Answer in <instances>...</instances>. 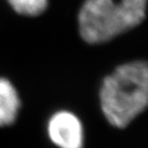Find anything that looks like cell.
Returning a JSON list of instances; mask_svg holds the SVG:
<instances>
[{
    "instance_id": "cell-1",
    "label": "cell",
    "mask_w": 148,
    "mask_h": 148,
    "mask_svg": "<svg viewBox=\"0 0 148 148\" xmlns=\"http://www.w3.org/2000/svg\"><path fill=\"white\" fill-rule=\"evenodd\" d=\"M100 101L111 125L119 129L127 127L147 106V64L137 61L116 68L103 81Z\"/></svg>"
},
{
    "instance_id": "cell-2",
    "label": "cell",
    "mask_w": 148,
    "mask_h": 148,
    "mask_svg": "<svg viewBox=\"0 0 148 148\" xmlns=\"http://www.w3.org/2000/svg\"><path fill=\"white\" fill-rule=\"evenodd\" d=\"M147 0H86L78 16L79 32L88 43H101L140 25Z\"/></svg>"
},
{
    "instance_id": "cell-3",
    "label": "cell",
    "mask_w": 148,
    "mask_h": 148,
    "mask_svg": "<svg viewBox=\"0 0 148 148\" xmlns=\"http://www.w3.org/2000/svg\"><path fill=\"white\" fill-rule=\"evenodd\" d=\"M49 136L60 148H82L83 130L80 120L68 111H61L49 119Z\"/></svg>"
},
{
    "instance_id": "cell-4",
    "label": "cell",
    "mask_w": 148,
    "mask_h": 148,
    "mask_svg": "<svg viewBox=\"0 0 148 148\" xmlns=\"http://www.w3.org/2000/svg\"><path fill=\"white\" fill-rule=\"evenodd\" d=\"M20 108L18 92L7 79L0 78V127L12 125Z\"/></svg>"
},
{
    "instance_id": "cell-5",
    "label": "cell",
    "mask_w": 148,
    "mask_h": 148,
    "mask_svg": "<svg viewBox=\"0 0 148 148\" xmlns=\"http://www.w3.org/2000/svg\"><path fill=\"white\" fill-rule=\"evenodd\" d=\"M49 0H8L18 14L24 16H38L45 10Z\"/></svg>"
}]
</instances>
